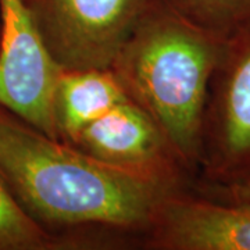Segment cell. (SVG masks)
I'll return each mask as SVG.
<instances>
[{
  "label": "cell",
  "instance_id": "cell-1",
  "mask_svg": "<svg viewBox=\"0 0 250 250\" xmlns=\"http://www.w3.org/2000/svg\"><path fill=\"white\" fill-rule=\"evenodd\" d=\"M0 179L36 224L78 250L139 249L163 199L185 189L103 164L3 106Z\"/></svg>",
  "mask_w": 250,
  "mask_h": 250
},
{
  "label": "cell",
  "instance_id": "cell-2",
  "mask_svg": "<svg viewBox=\"0 0 250 250\" xmlns=\"http://www.w3.org/2000/svg\"><path fill=\"white\" fill-rule=\"evenodd\" d=\"M225 39L160 3L141 20L108 67L193 179L208 86Z\"/></svg>",
  "mask_w": 250,
  "mask_h": 250
},
{
  "label": "cell",
  "instance_id": "cell-3",
  "mask_svg": "<svg viewBox=\"0 0 250 250\" xmlns=\"http://www.w3.org/2000/svg\"><path fill=\"white\" fill-rule=\"evenodd\" d=\"M250 178V24L225 39L206 102L199 174L193 181Z\"/></svg>",
  "mask_w": 250,
  "mask_h": 250
},
{
  "label": "cell",
  "instance_id": "cell-4",
  "mask_svg": "<svg viewBox=\"0 0 250 250\" xmlns=\"http://www.w3.org/2000/svg\"><path fill=\"white\" fill-rule=\"evenodd\" d=\"M62 68H108L124 42L163 0H21Z\"/></svg>",
  "mask_w": 250,
  "mask_h": 250
},
{
  "label": "cell",
  "instance_id": "cell-5",
  "mask_svg": "<svg viewBox=\"0 0 250 250\" xmlns=\"http://www.w3.org/2000/svg\"><path fill=\"white\" fill-rule=\"evenodd\" d=\"M60 71L21 0H0V106L57 141Z\"/></svg>",
  "mask_w": 250,
  "mask_h": 250
},
{
  "label": "cell",
  "instance_id": "cell-6",
  "mask_svg": "<svg viewBox=\"0 0 250 250\" xmlns=\"http://www.w3.org/2000/svg\"><path fill=\"white\" fill-rule=\"evenodd\" d=\"M68 145L110 167L172 187L187 189L193 182L160 128L131 99L86 125Z\"/></svg>",
  "mask_w": 250,
  "mask_h": 250
},
{
  "label": "cell",
  "instance_id": "cell-7",
  "mask_svg": "<svg viewBox=\"0 0 250 250\" xmlns=\"http://www.w3.org/2000/svg\"><path fill=\"white\" fill-rule=\"evenodd\" d=\"M139 249L250 250V205L200 196L189 188L163 199Z\"/></svg>",
  "mask_w": 250,
  "mask_h": 250
},
{
  "label": "cell",
  "instance_id": "cell-8",
  "mask_svg": "<svg viewBox=\"0 0 250 250\" xmlns=\"http://www.w3.org/2000/svg\"><path fill=\"white\" fill-rule=\"evenodd\" d=\"M125 99L111 68H62L54 93L59 141L70 143L81 129Z\"/></svg>",
  "mask_w": 250,
  "mask_h": 250
},
{
  "label": "cell",
  "instance_id": "cell-9",
  "mask_svg": "<svg viewBox=\"0 0 250 250\" xmlns=\"http://www.w3.org/2000/svg\"><path fill=\"white\" fill-rule=\"evenodd\" d=\"M0 250H78L75 243L36 224L0 179Z\"/></svg>",
  "mask_w": 250,
  "mask_h": 250
},
{
  "label": "cell",
  "instance_id": "cell-10",
  "mask_svg": "<svg viewBox=\"0 0 250 250\" xmlns=\"http://www.w3.org/2000/svg\"><path fill=\"white\" fill-rule=\"evenodd\" d=\"M163 3L223 38L250 24V0H163Z\"/></svg>",
  "mask_w": 250,
  "mask_h": 250
},
{
  "label": "cell",
  "instance_id": "cell-11",
  "mask_svg": "<svg viewBox=\"0 0 250 250\" xmlns=\"http://www.w3.org/2000/svg\"><path fill=\"white\" fill-rule=\"evenodd\" d=\"M189 189L200 196L220 202L250 205V178L231 184H203L193 181Z\"/></svg>",
  "mask_w": 250,
  "mask_h": 250
}]
</instances>
